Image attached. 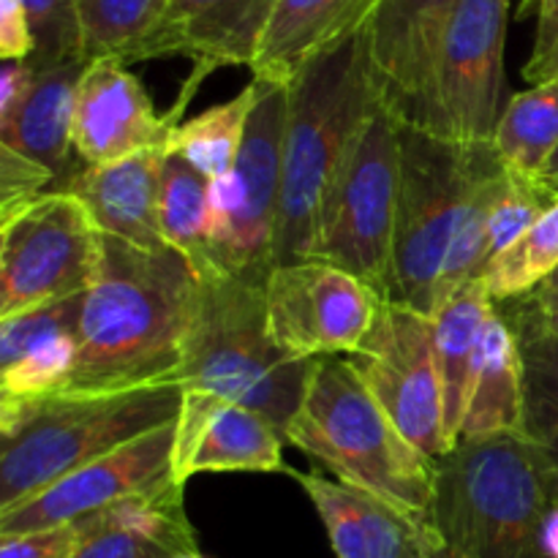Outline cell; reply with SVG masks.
I'll list each match as a JSON object with an SVG mask.
<instances>
[{
  "label": "cell",
  "mask_w": 558,
  "mask_h": 558,
  "mask_svg": "<svg viewBox=\"0 0 558 558\" xmlns=\"http://www.w3.org/2000/svg\"><path fill=\"white\" fill-rule=\"evenodd\" d=\"M202 300V278L174 248L145 251L104 234L80 316L76 368L63 396L174 385ZM178 387V385H174Z\"/></svg>",
  "instance_id": "obj_1"
},
{
  "label": "cell",
  "mask_w": 558,
  "mask_h": 558,
  "mask_svg": "<svg viewBox=\"0 0 558 558\" xmlns=\"http://www.w3.org/2000/svg\"><path fill=\"white\" fill-rule=\"evenodd\" d=\"M376 98L363 31L287 82L276 267L314 256L325 196Z\"/></svg>",
  "instance_id": "obj_2"
},
{
  "label": "cell",
  "mask_w": 558,
  "mask_h": 558,
  "mask_svg": "<svg viewBox=\"0 0 558 558\" xmlns=\"http://www.w3.org/2000/svg\"><path fill=\"white\" fill-rule=\"evenodd\" d=\"M556 474L523 436L458 441L436 461L430 521L452 558H545Z\"/></svg>",
  "instance_id": "obj_3"
},
{
  "label": "cell",
  "mask_w": 558,
  "mask_h": 558,
  "mask_svg": "<svg viewBox=\"0 0 558 558\" xmlns=\"http://www.w3.org/2000/svg\"><path fill=\"white\" fill-rule=\"evenodd\" d=\"M180 403L183 390L174 385L107 396L0 401V512L118 447L174 423Z\"/></svg>",
  "instance_id": "obj_4"
},
{
  "label": "cell",
  "mask_w": 558,
  "mask_h": 558,
  "mask_svg": "<svg viewBox=\"0 0 558 558\" xmlns=\"http://www.w3.org/2000/svg\"><path fill=\"white\" fill-rule=\"evenodd\" d=\"M287 441L322 463L338 483L430 521L436 461L398 430L349 360H316Z\"/></svg>",
  "instance_id": "obj_5"
},
{
  "label": "cell",
  "mask_w": 558,
  "mask_h": 558,
  "mask_svg": "<svg viewBox=\"0 0 558 558\" xmlns=\"http://www.w3.org/2000/svg\"><path fill=\"white\" fill-rule=\"evenodd\" d=\"M316 360L289 357L267 332L265 287L232 276L202 281V300L174 385L259 412L287 439Z\"/></svg>",
  "instance_id": "obj_6"
},
{
  "label": "cell",
  "mask_w": 558,
  "mask_h": 558,
  "mask_svg": "<svg viewBox=\"0 0 558 558\" xmlns=\"http://www.w3.org/2000/svg\"><path fill=\"white\" fill-rule=\"evenodd\" d=\"M401 191L387 298L436 314V283L474 185L501 167L494 142H456L398 120Z\"/></svg>",
  "instance_id": "obj_7"
},
{
  "label": "cell",
  "mask_w": 558,
  "mask_h": 558,
  "mask_svg": "<svg viewBox=\"0 0 558 558\" xmlns=\"http://www.w3.org/2000/svg\"><path fill=\"white\" fill-rule=\"evenodd\" d=\"M401 191V136L392 109L376 98L325 196L314 256L343 267L387 298Z\"/></svg>",
  "instance_id": "obj_8"
},
{
  "label": "cell",
  "mask_w": 558,
  "mask_h": 558,
  "mask_svg": "<svg viewBox=\"0 0 558 558\" xmlns=\"http://www.w3.org/2000/svg\"><path fill=\"white\" fill-rule=\"evenodd\" d=\"M254 104L232 172L210 180V262L218 276L265 287L276 267L287 85L254 76Z\"/></svg>",
  "instance_id": "obj_9"
},
{
  "label": "cell",
  "mask_w": 558,
  "mask_h": 558,
  "mask_svg": "<svg viewBox=\"0 0 558 558\" xmlns=\"http://www.w3.org/2000/svg\"><path fill=\"white\" fill-rule=\"evenodd\" d=\"M101 240L87 207L65 191H49L0 221V319L85 294Z\"/></svg>",
  "instance_id": "obj_10"
},
{
  "label": "cell",
  "mask_w": 558,
  "mask_h": 558,
  "mask_svg": "<svg viewBox=\"0 0 558 558\" xmlns=\"http://www.w3.org/2000/svg\"><path fill=\"white\" fill-rule=\"evenodd\" d=\"M347 360L398 430L420 452L439 461L452 450L430 316L381 300L374 327Z\"/></svg>",
  "instance_id": "obj_11"
},
{
  "label": "cell",
  "mask_w": 558,
  "mask_h": 558,
  "mask_svg": "<svg viewBox=\"0 0 558 558\" xmlns=\"http://www.w3.org/2000/svg\"><path fill=\"white\" fill-rule=\"evenodd\" d=\"M381 294L343 267L303 259L272 267L265 316L272 343L289 357L354 354L374 327Z\"/></svg>",
  "instance_id": "obj_12"
},
{
  "label": "cell",
  "mask_w": 558,
  "mask_h": 558,
  "mask_svg": "<svg viewBox=\"0 0 558 558\" xmlns=\"http://www.w3.org/2000/svg\"><path fill=\"white\" fill-rule=\"evenodd\" d=\"M512 0H461L441 47L428 134L494 142L505 93V44Z\"/></svg>",
  "instance_id": "obj_13"
},
{
  "label": "cell",
  "mask_w": 558,
  "mask_h": 558,
  "mask_svg": "<svg viewBox=\"0 0 558 558\" xmlns=\"http://www.w3.org/2000/svg\"><path fill=\"white\" fill-rule=\"evenodd\" d=\"M174 423L161 425L109 456L76 469L33 499L0 512V534H31L71 526L118 501L174 488ZM183 488V485H180Z\"/></svg>",
  "instance_id": "obj_14"
},
{
  "label": "cell",
  "mask_w": 558,
  "mask_h": 558,
  "mask_svg": "<svg viewBox=\"0 0 558 558\" xmlns=\"http://www.w3.org/2000/svg\"><path fill=\"white\" fill-rule=\"evenodd\" d=\"M461 0H379L363 25L381 101L401 123L428 129L441 47Z\"/></svg>",
  "instance_id": "obj_15"
},
{
  "label": "cell",
  "mask_w": 558,
  "mask_h": 558,
  "mask_svg": "<svg viewBox=\"0 0 558 558\" xmlns=\"http://www.w3.org/2000/svg\"><path fill=\"white\" fill-rule=\"evenodd\" d=\"M191 90L169 114H158L142 82L120 60H90L82 74L74 114V150L87 167L123 161L145 150H169Z\"/></svg>",
  "instance_id": "obj_16"
},
{
  "label": "cell",
  "mask_w": 558,
  "mask_h": 558,
  "mask_svg": "<svg viewBox=\"0 0 558 558\" xmlns=\"http://www.w3.org/2000/svg\"><path fill=\"white\" fill-rule=\"evenodd\" d=\"M289 474L322 518L336 558H436L445 550L428 518L316 472Z\"/></svg>",
  "instance_id": "obj_17"
},
{
  "label": "cell",
  "mask_w": 558,
  "mask_h": 558,
  "mask_svg": "<svg viewBox=\"0 0 558 558\" xmlns=\"http://www.w3.org/2000/svg\"><path fill=\"white\" fill-rule=\"evenodd\" d=\"M272 11L276 0H169L140 60L185 54L196 60L199 76L218 65L251 69Z\"/></svg>",
  "instance_id": "obj_18"
},
{
  "label": "cell",
  "mask_w": 558,
  "mask_h": 558,
  "mask_svg": "<svg viewBox=\"0 0 558 558\" xmlns=\"http://www.w3.org/2000/svg\"><path fill=\"white\" fill-rule=\"evenodd\" d=\"M85 294L0 319V401L63 396L76 368Z\"/></svg>",
  "instance_id": "obj_19"
},
{
  "label": "cell",
  "mask_w": 558,
  "mask_h": 558,
  "mask_svg": "<svg viewBox=\"0 0 558 558\" xmlns=\"http://www.w3.org/2000/svg\"><path fill=\"white\" fill-rule=\"evenodd\" d=\"M167 150H145L104 167H80L54 191L74 194L98 232L145 251L167 248L161 234V174Z\"/></svg>",
  "instance_id": "obj_20"
},
{
  "label": "cell",
  "mask_w": 558,
  "mask_h": 558,
  "mask_svg": "<svg viewBox=\"0 0 558 558\" xmlns=\"http://www.w3.org/2000/svg\"><path fill=\"white\" fill-rule=\"evenodd\" d=\"M379 0H276L254 76L287 85L305 63L363 31Z\"/></svg>",
  "instance_id": "obj_21"
},
{
  "label": "cell",
  "mask_w": 558,
  "mask_h": 558,
  "mask_svg": "<svg viewBox=\"0 0 558 558\" xmlns=\"http://www.w3.org/2000/svg\"><path fill=\"white\" fill-rule=\"evenodd\" d=\"M87 63L36 71V82L11 118L0 120V145L33 158L60 180L74 174L76 93ZM80 161V158H76Z\"/></svg>",
  "instance_id": "obj_22"
},
{
  "label": "cell",
  "mask_w": 558,
  "mask_h": 558,
  "mask_svg": "<svg viewBox=\"0 0 558 558\" xmlns=\"http://www.w3.org/2000/svg\"><path fill=\"white\" fill-rule=\"evenodd\" d=\"M523 425H526V396H523L521 347L510 322L494 303V314L480 343L458 441L523 436Z\"/></svg>",
  "instance_id": "obj_23"
},
{
  "label": "cell",
  "mask_w": 558,
  "mask_h": 558,
  "mask_svg": "<svg viewBox=\"0 0 558 558\" xmlns=\"http://www.w3.org/2000/svg\"><path fill=\"white\" fill-rule=\"evenodd\" d=\"M490 314H494V300L480 278L458 289L434 314L436 368H439L445 423L452 447H456L458 430L466 414L474 365H477L480 343H483Z\"/></svg>",
  "instance_id": "obj_24"
},
{
  "label": "cell",
  "mask_w": 558,
  "mask_h": 558,
  "mask_svg": "<svg viewBox=\"0 0 558 558\" xmlns=\"http://www.w3.org/2000/svg\"><path fill=\"white\" fill-rule=\"evenodd\" d=\"M283 434L259 412L223 401L213 412L191 477L202 472H283Z\"/></svg>",
  "instance_id": "obj_25"
},
{
  "label": "cell",
  "mask_w": 558,
  "mask_h": 558,
  "mask_svg": "<svg viewBox=\"0 0 558 558\" xmlns=\"http://www.w3.org/2000/svg\"><path fill=\"white\" fill-rule=\"evenodd\" d=\"M163 243L183 254L202 281L216 278L210 262V180L178 153H167L161 174Z\"/></svg>",
  "instance_id": "obj_26"
},
{
  "label": "cell",
  "mask_w": 558,
  "mask_h": 558,
  "mask_svg": "<svg viewBox=\"0 0 558 558\" xmlns=\"http://www.w3.org/2000/svg\"><path fill=\"white\" fill-rule=\"evenodd\" d=\"M494 147L507 172L543 178L558 150V85H534L515 93L505 104Z\"/></svg>",
  "instance_id": "obj_27"
},
{
  "label": "cell",
  "mask_w": 558,
  "mask_h": 558,
  "mask_svg": "<svg viewBox=\"0 0 558 558\" xmlns=\"http://www.w3.org/2000/svg\"><path fill=\"white\" fill-rule=\"evenodd\" d=\"M251 104H254V85H248L229 101L205 109L196 118L183 120L174 125L167 153L183 156L207 180L223 178L232 172L234 161H238Z\"/></svg>",
  "instance_id": "obj_28"
},
{
  "label": "cell",
  "mask_w": 558,
  "mask_h": 558,
  "mask_svg": "<svg viewBox=\"0 0 558 558\" xmlns=\"http://www.w3.org/2000/svg\"><path fill=\"white\" fill-rule=\"evenodd\" d=\"M507 183H510V172L496 167L494 172L485 174L474 191L469 194L466 205H463L461 221H458L456 234L447 248L445 265H441L439 283H436V311L452 298L461 287L483 278L485 267L490 265V248H488V223L490 213H494L496 202L505 194Z\"/></svg>",
  "instance_id": "obj_29"
},
{
  "label": "cell",
  "mask_w": 558,
  "mask_h": 558,
  "mask_svg": "<svg viewBox=\"0 0 558 558\" xmlns=\"http://www.w3.org/2000/svg\"><path fill=\"white\" fill-rule=\"evenodd\" d=\"M87 60L112 58L140 63L147 38L161 22L169 0H76Z\"/></svg>",
  "instance_id": "obj_30"
},
{
  "label": "cell",
  "mask_w": 558,
  "mask_h": 558,
  "mask_svg": "<svg viewBox=\"0 0 558 558\" xmlns=\"http://www.w3.org/2000/svg\"><path fill=\"white\" fill-rule=\"evenodd\" d=\"M558 270V194L548 210L518 243L501 251L480 281L488 289L494 303H510L534 292L550 272Z\"/></svg>",
  "instance_id": "obj_31"
},
{
  "label": "cell",
  "mask_w": 558,
  "mask_h": 558,
  "mask_svg": "<svg viewBox=\"0 0 558 558\" xmlns=\"http://www.w3.org/2000/svg\"><path fill=\"white\" fill-rule=\"evenodd\" d=\"M22 5L33 36V54L27 60L33 69L90 63L85 54V31L76 0H22Z\"/></svg>",
  "instance_id": "obj_32"
},
{
  "label": "cell",
  "mask_w": 558,
  "mask_h": 558,
  "mask_svg": "<svg viewBox=\"0 0 558 558\" xmlns=\"http://www.w3.org/2000/svg\"><path fill=\"white\" fill-rule=\"evenodd\" d=\"M526 425L523 439L532 441L558 480V360L521 352Z\"/></svg>",
  "instance_id": "obj_33"
},
{
  "label": "cell",
  "mask_w": 558,
  "mask_h": 558,
  "mask_svg": "<svg viewBox=\"0 0 558 558\" xmlns=\"http://www.w3.org/2000/svg\"><path fill=\"white\" fill-rule=\"evenodd\" d=\"M82 529H85V537L71 558H180L196 554V550L180 548L178 543H169V539L107 521L98 512L82 518Z\"/></svg>",
  "instance_id": "obj_34"
},
{
  "label": "cell",
  "mask_w": 558,
  "mask_h": 558,
  "mask_svg": "<svg viewBox=\"0 0 558 558\" xmlns=\"http://www.w3.org/2000/svg\"><path fill=\"white\" fill-rule=\"evenodd\" d=\"M58 178L33 158L0 145V221L54 191Z\"/></svg>",
  "instance_id": "obj_35"
},
{
  "label": "cell",
  "mask_w": 558,
  "mask_h": 558,
  "mask_svg": "<svg viewBox=\"0 0 558 558\" xmlns=\"http://www.w3.org/2000/svg\"><path fill=\"white\" fill-rule=\"evenodd\" d=\"M496 308L510 322L521 352L558 360V311L537 308L523 298L496 303Z\"/></svg>",
  "instance_id": "obj_36"
},
{
  "label": "cell",
  "mask_w": 558,
  "mask_h": 558,
  "mask_svg": "<svg viewBox=\"0 0 558 558\" xmlns=\"http://www.w3.org/2000/svg\"><path fill=\"white\" fill-rule=\"evenodd\" d=\"M82 537H85L82 521L47 532L0 534V558H71L80 548Z\"/></svg>",
  "instance_id": "obj_37"
},
{
  "label": "cell",
  "mask_w": 558,
  "mask_h": 558,
  "mask_svg": "<svg viewBox=\"0 0 558 558\" xmlns=\"http://www.w3.org/2000/svg\"><path fill=\"white\" fill-rule=\"evenodd\" d=\"M529 85H558V0H537V33L523 65Z\"/></svg>",
  "instance_id": "obj_38"
},
{
  "label": "cell",
  "mask_w": 558,
  "mask_h": 558,
  "mask_svg": "<svg viewBox=\"0 0 558 558\" xmlns=\"http://www.w3.org/2000/svg\"><path fill=\"white\" fill-rule=\"evenodd\" d=\"M0 54L3 60H31L33 36L22 0H0Z\"/></svg>",
  "instance_id": "obj_39"
},
{
  "label": "cell",
  "mask_w": 558,
  "mask_h": 558,
  "mask_svg": "<svg viewBox=\"0 0 558 558\" xmlns=\"http://www.w3.org/2000/svg\"><path fill=\"white\" fill-rule=\"evenodd\" d=\"M36 82V69L27 60H3L0 71V120L11 118Z\"/></svg>",
  "instance_id": "obj_40"
},
{
  "label": "cell",
  "mask_w": 558,
  "mask_h": 558,
  "mask_svg": "<svg viewBox=\"0 0 558 558\" xmlns=\"http://www.w3.org/2000/svg\"><path fill=\"white\" fill-rule=\"evenodd\" d=\"M523 300L532 305H537V308L558 311V270L550 272V276L545 278L537 289H534V292L523 294Z\"/></svg>",
  "instance_id": "obj_41"
},
{
  "label": "cell",
  "mask_w": 558,
  "mask_h": 558,
  "mask_svg": "<svg viewBox=\"0 0 558 558\" xmlns=\"http://www.w3.org/2000/svg\"><path fill=\"white\" fill-rule=\"evenodd\" d=\"M539 545H543L545 558H558V501H554V507H550L548 515H545Z\"/></svg>",
  "instance_id": "obj_42"
},
{
  "label": "cell",
  "mask_w": 558,
  "mask_h": 558,
  "mask_svg": "<svg viewBox=\"0 0 558 558\" xmlns=\"http://www.w3.org/2000/svg\"><path fill=\"white\" fill-rule=\"evenodd\" d=\"M543 180L545 185H548L550 191H554V194H558V150L554 153V158H550V163L548 167H545V172H543Z\"/></svg>",
  "instance_id": "obj_43"
},
{
  "label": "cell",
  "mask_w": 558,
  "mask_h": 558,
  "mask_svg": "<svg viewBox=\"0 0 558 558\" xmlns=\"http://www.w3.org/2000/svg\"><path fill=\"white\" fill-rule=\"evenodd\" d=\"M180 558H207V556H202L199 550H196V554H185V556H180Z\"/></svg>",
  "instance_id": "obj_44"
},
{
  "label": "cell",
  "mask_w": 558,
  "mask_h": 558,
  "mask_svg": "<svg viewBox=\"0 0 558 558\" xmlns=\"http://www.w3.org/2000/svg\"><path fill=\"white\" fill-rule=\"evenodd\" d=\"M436 558H452L450 554H447V550H441V554L439 556H436Z\"/></svg>",
  "instance_id": "obj_45"
},
{
  "label": "cell",
  "mask_w": 558,
  "mask_h": 558,
  "mask_svg": "<svg viewBox=\"0 0 558 558\" xmlns=\"http://www.w3.org/2000/svg\"><path fill=\"white\" fill-rule=\"evenodd\" d=\"M556 501H558V480H556Z\"/></svg>",
  "instance_id": "obj_46"
}]
</instances>
